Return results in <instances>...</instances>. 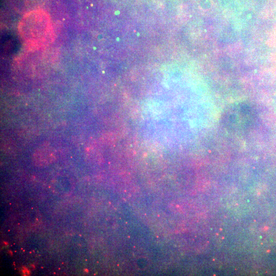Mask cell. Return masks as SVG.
Masks as SVG:
<instances>
[{
	"label": "cell",
	"instance_id": "cell-1",
	"mask_svg": "<svg viewBox=\"0 0 276 276\" xmlns=\"http://www.w3.org/2000/svg\"><path fill=\"white\" fill-rule=\"evenodd\" d=\"M18 32L25 44L33 50L45 47L54 39L50 16L41 10H33L24 15L19 22Z\"/></svg>",
	"mask_w": 276,
	"mask_h": 276
},
{
	"label": "cell",
	"instance_id": "cell-2",
	"mask_svg": "<svg viewBox=\"0 0 276 276\" xmlns=\"http://www.w3.org/2000/svg\"><path fill=\"white\" fill-rule=\"evenodd\" d=\"M256 117V113L251 106L246 104H240L226 110L223 121L229 129L242 131L253 125Z\"/></svg>",
	"mask_w": 276,
	"mask_h": 276
}]
</instances>
